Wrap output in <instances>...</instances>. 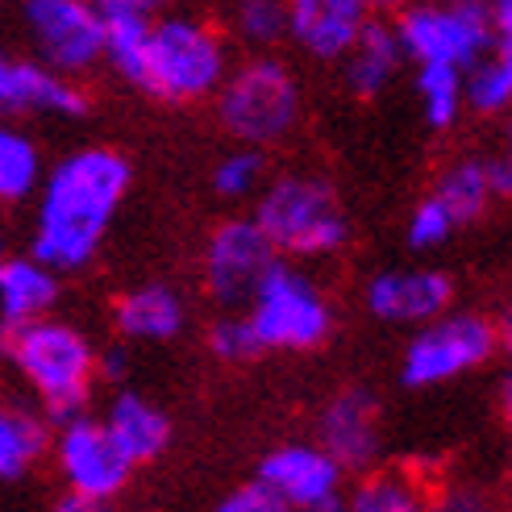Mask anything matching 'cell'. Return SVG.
Wrapping results in <instances>:
<instances>
[{
	"mask_svg": "<svg viewBox=\"0 0 512 512\" xmlns=\"http://www.w3.org/2000/svg\"><path fill=\"white\" fill-rule=\"evenodd\" d=\"M50 458H55V471L63 479V488L71 496H88L100 504H113L125 488H130V458H125L109 429L100 425V417H71L50 429Z\"/></svg>",
	"mask_w": 512,
	"mask_h": 512,
	"instance_id": "cell-10",
	"label": "cell"
},
{
	"mask_svg": "<svg viewBox=\"0 0 512 512\" xmlns=\"http://www.w3.org/2000/svg\"><path fill=\"white\" fill-rule=\"evenodd\" d=\"M292 512H346V508H342V496H338V500H325V504H313V508H292Z\"/></svg>",
	"mask_w": 512,
	"mask_h": 512,
	"instance_id": "cell-39",
	"label": "cell"
},
{
	"mask_svg": "<svg viewBox=\"0 0 512 512\" xmlns=\"http://www.w3.org/2000/svg\"><path fill=\"white\" fill-rule=\"evenodd\" d=\"M463 105L475 113H504L512 109V67L483 55L475 67L463 71Z\"/></svg>",
	"mask_w": 512,
	"mask_h": 512,
	"instance_id": "cell-26",
	"label": "cell"
},
{
	"mask_svg": "<svg viewBox=\"0 0 512 512\" xmlns=\"http://www.w3.org/2000/svg\"><path fill=\"white\" fill-rule=\"evenodd\" d=\"M21 30L34 59L71 80L105 59V25L88 0H21Z\"/></svg>",
	"mask_w": 512,
	"mask_h": 512,
	"instance_id": "cell-9",
	"label": "cell"
},
{
	"mask_svg": "<svg viewBox=\"0 0 512 512\" xmlns=\"http://www.w3.org/2000/svg\"><path fill=\"white\" fill-rule=\"evenodd\" d=\"M404 59L417 67L467 71L492 50L488 0H450V5H417L396 25Z\"/></svg>",
	"mask_w": 512,
	"mask_h": 512,
	"instance_id": "cell-7",
	"label": "cell"
},
{
	"mask_svg": "<svg viewBox=\"0 0 512 512\" xmlns=\"http://www.w3.org/2000/svg\"><path fill=\"white\" fill-rule=\"evenodd\" d=\"M188 304L167 284H138L113 304V329L125 342H171L184 334Z\"/></svg>",
	"mask_w": 512,
	"mask_h": 512,
	"instance_id": "cell-18",
	"label": "cell"
},
{
	"mask_svg": "<svg viewBox=\"0 0 512 512\" xmlns=\"http://www.w3.org/2000/svg\"><path fill=\"white\" fill-rule=\"evenodd\" d=\"M217 117L242 146H271L292 134L300 117V88L275 59H250L225 71L217 88Z\"/></svg>",
	"mask_w": 512,
	"mask_h": 512,
	"instance_id": "cell-5",
	"label": "cell"
},
{
	"mask_svg": "<svg viewBox=\"0 0 512 512\" xmlns=\"http://www.w3.org/2000/svg\"><path fill=\"white\" fill-rule=\"evenodd\" d=\"M209 350H213V358H221V363H250V358L263 354V346H259V338H254L246 313H229V317L213 321Z\"/></svg>",
	"mask_w": 512,
	"mask_h": 512,
	"instance_id": "cell-29",
	"label": "cell"
},
{
	"mask_svg": "<svg viewBox=\"0 0 512 512\" xmlns=\"http://www.w3.org/2000/svg\"><path fill=\"white\" fill-rule=\"evenodd\" d=\"M254 225L267 234L275 254L325 259L350 242V221L338 192L313 175H284L259 196Z\"/></svg>",
	"mask_w": 512,
	"mask_h": 512,
	"instance_id": "cell-4",
	"label": "cell"
},
{
	"mask_svg": "<svg viewBox=\"0 0 512 512\" xmlns=\"http://www.w3.org/2000/svg\"><path fill=\"white\" fill-rule=\"evenodd\" d=\"M275 263L279 254L254 225V217H229L213 229L209 246H204V288L225 309H242Z\"/></svg>",
	"mask_w": 512,
	"mask_h": 512,
	"instance_id": "cell-11",
	"label": "cell"
},
{
	"mask_svg": "<svg viewBox=\"0 0 512 512\" xmlns=\"http://www.w3.org/2000/svg\"><path fill=\"white\" fill-rule=\"evenodd\" d=\"M125 371H130V358H125L121 346H113V350H96V379H113V383H121Z\"/></svg>",
	"mask_w": 512,
	"mask_h": 512,
	"instance_id": "cell-34",
	"label": "cell"
},
{
	"mask_svg": "<svg viewBox=\"0 0 512 512\" xmlns=\"http://www.w3.org/2000/svg\"><path fill=\"white\" fill-rule=\"evenodd\" d=\"M59 300V275L34 254H0V329L50 317Z\"/></svg>",
	"mask_w": 512,
	"mask_h": 512,
	"instance_id": "cell-19",
	"label": "cell"
},
{
	"mask_svg": "<svg viewBox=\"0 0 512 512\" xmlns=\"http://www.w3.org/2000/svg\"><path fill=\"white\" fill-rule=\"evenodd\" d=\"M84 109H88V96L71 75L50 71L34 55H9V50H0V121L80 117Z\"/></svg>",
	"mask_w": 512,
	"mask_h": 512,
	"instance_id": "cell-12",
	"label": "cell"
},
{
	"mask_svg": "<svg viewBox=\"0 0 512 512\" xmlns=\"http://www.w3.org/2000/svg\"><path fill=\"white\" fill-rule=\"evenodd\" d=\"M342 59H346V84L358 96H379L396 80V71L404 63V50H400V38H396L392 25L367 21V30L354 38V46Z\"/></svg>",
	"mask_w": 512,
	"mask_h": 512,
	"instance_id": "cell-21",
	"label": "cell"
},
{
	"mask_svg": "<svg viewBox=\"0 0 512 512\" xmlns=\"http://www.w3.org/2000/svg\"><path fill=\"white\" fill-rule=\"evenodd\" d=\"M50 454V421L30 404L0 396V483H17Z\"/></svg>",
	"mask_w": 512,
	"mask_h": 512,
	"instance_id": "cell-20",
	"label": "cell"
},
{
	"mask_svg": "<svg viewBox=\"0 0 512 512\" xmlns=\"http://www.w3.org/2000/svg\"><path fill=\"white\" fill-rule=\"evenodd\" d=\"M259 179H263V155L254 146L242 150H229V155L213 167V188L225 200H246L259 192Z\"/></svg>",
	"mask_w": 512,
	"mask_h": 512,
	"instance_id": "cell-28",
	"label": "cell"
},
{
	"mask_svg": "<svg viewBox=\"0 0 512 512\" xmlns=\"http://www.w3.org/2000/svg\"><path fill=\"white\" fill-rule=\"evenodd\" d=\"M454 284L450 275L429 271V267H396V271H379L367 284V309L371 317L388 321V325H425L433 317L450 313Z\"/></svg>",
	"mask_w": 512,
	"mask_h": 512,
	"instance_id": "cell-15",
	"label": "cell"
},
{
	"mask_svg": "<svg viewBox=\"0 0 512 512\" xmlns=\"http://www.w3.org/2000/svg\"><path fill=\"white\" fill-rule=\"evenodd\" d=\"M284 5L288 34L313 59H342L371 21V9L363 0H284Z\"/></svg>",
	"mask_w": 512,
	"mask_h": 512,
	"instance_id": "cell-16",
	"label": "cell"
},
{
	"mask_svg": "<svg viewBox=\"0 0 512 512\" xmlns=\"http://www.w3.org/2000/svg\"><path fill=\"white\" fill-rule=\"evenodd\" d=\"M454 229L458 221L446 213V204L438 196H429L408 217V242H413V250H433V246H446Z\"/></svg>",
	"mask_w": 512,
	"mask_h": 512,
	"instance_id": "cell-30",
	"label": "cell"
},
{
	"mask_svg": "<svg viewBox=\"0 0 512 512\" xmlns=\"http://www.w3.org/2000/svg\"><path fill=\"white\" fill-rule=\"evenodd\" d=\"M234 30L250 46H271L288 34V5L284 0H238Z\"/></svg>",
	"mask_w": 512,
	"mask_h": 512,
	"instance_id": "cell-27",
	"label": "cell"
},
{
	"mask_svg": "<svg viewBox=\"0 0 512 512\" xmlns=\"http://www.w3.org/2000/svg\"><path fill=\"white\" fill-rule=\"evenodd\" d=\"M254 479L292 512V508H313L325 500H338L346 471L317 442H284L263 454Z\"/></svg>",
	"mask_w": 512,
	"mask_h": 512,
	"instance_id": "cell-14",
	"label": "cell"
},
{
	"mask_svg": "<svg viewBox=\"0 0 512 512\" xmlns=\"http://www.w3.org/2000/svg\"><path fill=\"white\" fill-rule=\"evenodd\" d=\"M130 5H138L142 13H155V9H163V5H167V0H130Z\"/></svg>",
	"mask_w": 512,
	"mask_h": 512,
	"instance_id": "cell-40",
	"label": "cell"
},
{
	"mask_svg": "<svg viewBox=\"0 0 512 512\" xmlns=\"http://www.w3.org/2000/svg\"><path fill=\"white\" fill-rule=\"evenodd\" d=\"M225 71L229 55L213 25L196 17H163L150 21L146 59L134 88L167 100V105H192V100L217 96Z\"/></svg>",
	"mask_w": 512,
	"mask_h": 512,
	"instance_id": "cell-3",
	"label": "cell"
},
{
	"mask_svg": "<svg viewBox=\"0 0 512 512\" xmlns=\"http://www.w3.org/2000/svg\"><path fill=\"white\" fill-rule=\"evenodd\" d=\"M246 321L267 350H317L334 334V309H329L325 292L309 275H300L288 263H275L263 284L246 300Z\"/></svg>",
	"mask_w": 512,
	"mask_h": 512,
	"instance_id": "cell-6",
	"label": "cell"
},
{
	"mask_svg": "<svg viewBox=\"0 0 512 512\" xmlns=\"http://www.w3.org/2000/svg\"><path fill=\"white\" fill-rule=\"evenodd\" d=\"M346 512H429V492L408 471H363L342 500Z\"/></svg>",
	"mask_w": 512,
	"mask_h": 512,
	"instance_id": "cell-22",
	"label": "cell"
},
{
	"mask_svg": "<svg viewBox=\"0 0 512 512\" xmlns=\"http://www.w3.org/2000/svg\"><path fill=\"white\" fill-rule=\"evenodd\" d=\"M496 350H504L512 358V304L504 309V317L496 321Z\"/></svg>",
	"mask_w": 512,
	"mask_h": 512,
	"instance_id": "cell-38",
	"label": "cell"
},
{
	"mask_svg": "<svg viewBox=\"0 0 512 512\" xmlns=\"http://www.w3.org/2000/svg\"><path fill=\"white\" fill-rule=\"evenodd\" d=\"M496 400H500V417H504V429H508V438H512V371L500 379V392H496Z\"/></svg>",
	"mask_w": 512,
	"mask_h": 512,
	"instance_id": "cell-37",
	"label": "cell"
},
{
	"mask_svg": "<svg viewBox=\"0 0 512 512\" xmlns=\"http://www.w3.org/2000/svg\"><path fill=\"white\" fill-rule=\"evenodd\" d=\"M213 512H288V508L279 504L259 479H250V483H242V488L225 492V496L213 504Z\"/></svg>",
	"mask_w": 512,
	"mask_h": 512,
	"instance_id": "cell-31",
	"label": "cell"
},
{
	"mask_svg": "<svg viewBox=\"0 0 512 512\" xmlns=\"http://www.w3.org/2000/svg\"><path fill=\"white\" fill-rule=\"evenodd\" d=\"M367 9H383V5H392V0H363Z\"/></svg>",
	"mask_w": 512,
	"mask_h": 512,
	"instance_id": "cell-41",
	"label": "cell"
},
{
	"mask_svg": "<svg viewBox=\"0 0 512 512\" xmlns=\"http://www.w3.org/2000/svg\"><path fill=\"white\" fill-rule=\"evenodd\" d=\"M438 196L446 204V213L463 225L471 217H479L488 209V200L496 196L492 192V175H488V159H458L442 179H438Z\"/></svg>",
	"mask_w": 512,
	"mask_h": 512,
	"instance_id": "cell-24",
	"label": "cell"
},
{
	"mask_svg": "<svg viewBox=\"0 0 512 512\" xmlns=\"http://www.w3.org/2000/svg\"><path fill=\"white\" fill-rule=\"evenodd\" d=\"M496 354V321L479 313H442L425 325L404 346L400 379L404 388H442L471 371H479Z\"/></svg>",
	"mask_w": 512,
	"mask_h": 512,
	"instance_id": "cell-8",
	"label": "cell"
},
{
	"mask_svg": "<svg viewBox=\"0 0 512 512\" xmlns=\"http://www.w3.org/2000/svg\"><path fill=\"white\" fill-rule=\"evenodd\" d=\"M0 350L9 367L38 400L46 421H71L88 413V396L96 383V346L80 325L59 317H38L17 329H0Z\"/></svg>",
	"mask_w": 512,
	"mask_h": 512,
	"instance_id": "cell-2",
	"label": "cell"
},
{
	"mask_svg": "<svg viewBox=\"0 0 512 512\" xmlns=\"http://www.w3.org/2000/svg\"><path fill=\"white\" fill-rule=\"evenodd\" d=\"M100 425L109 429L113 446L130 458V467H146L171 446V417L155 400H146L142 392H117L105 408Z\"/></svg>",
	"mask_w": 512,
	"mask_h": 512,
	"instance_id": "cell-17",
	"label": "cell"
},
{
	"mask_svg": "<svg viewBox=\"0 0 512 512\" xmlns=\"http://www.w3.org/2000/svg\"><path fill=\"white\" fill-rule=\"evenodd\" d=\"M130 159L113 146H80L42 171L34 192L30 254L55 275L84 271L130 192Z\"/></svg>",
	"mask_w": 512,
	"mask_h": 512,
	"instance_id": "cell-1",
	"label": "cell"
},
{
	"mask_svg": "<svg viewBox=\"0 0 512 512\" xmlns=\"http://www.w3.org/2000/svg\"><path fill=\"white\" fill-rule=\"evenodd\" d=\"M479 500L471 492H446L438 500H429V512H475Z\"/></svg>",
	"mask_w": 512,
	"mask_h": 512,
	"instance_id": "cell-35",
	"label": "cell"
},
{
	"mask_svg": "<svg viewBox=\"0 0 512 512\" xmlns=\"http://www.w3.org/2000/svg\"><path fill=\"white\" fill-rule=\"evenodd\" d=\"M42 150L38 142L17 130V121H0V204L30 200L42 184Z\"/></svg>",
	"mask_w": 512,
	"mask_h": 512,
	"instance_id": "cell-23",
	"label": "cell"
},
{
	"mask_svg": "<svg viewBox=\"0 0 512 512\" xmlns=\"http://www.w3.org/2000/svg\"><path fill=\"white\" fill-rule=\"evenodd\" d=\"M488 175H492V192L496 196H512V130L500 142V150L488 159Z\"/></svg>",
	"mask_w": 512,
	"mask_h": 512,
	"instance_id": "cell-33",
	"label": "cell"
},
{
	"mask_svg": "<svg viewBox=\"0 0 512 512\" xmlns=\"http://www.w3.org/2000/svg\"><path fill=\"white\" fill-rule=\"evenodd\" d=\"M0 254H9V250H5V229H0Z\"/></svg>",
	"mask_w": 512,
	"mask_h": 512,
	"instance_id": "cell-42",
	"label": "cell"
},
{
	"mask_svg": "<svg viewBox=\"0 0 512 512\" xmlns=\"http://www.w3.org/2000/svg\"><path fill=\"white\" fill-rule=\"evenodd\" d=\"M492 17V59L512 67V0H488Z\"/></svg>",
	"mask_w": 512,
	"mask_h": 512,
	"instance_id": "cell-32",
	"label": "cell"
},
{
	"mask_svg": "<svg viewBox=\"0 0 512 512\" xmlns=\"http://www.w3.org/2000/svg\"><path fill=\"white\" fill-rule=\"evenodd\" d=\"M475 512H492V508H483V504H479V508H475Z\"/></svg>",
	"mask_w": 512,
	"mask_h": 512,
	"instance_id": "cell-43",
	"label": "cell"
},
{
	"mask_svg": "<svg viewBox=\"0 0 512 512\" xmlns=\"http://www.w3.org/2000/svg\"><path fill=\"white\" fill-rule=\"evenodd\" d=\"M50 512H113V508H109V504H100V500H88V496H71V492H63Z\"/></svg>",
	"mask_w": 512,
	"mask_h": 512,
	"instance_id": "cell-36",
	"label": "cell"
},
{
	"mask_svg": "<svg viewBox=\"0 0 512 512\" xmlns=\"http://www.w3.org/2000/svg\"><path fill=\"white\" fill-rule=\"evenodd\" d=\"M417 96L421 113L433 130H446L463 113V71L454 67H417Z\"/></svg>",
	"mask_w": 512,
	"mask_h": 512,
	"instance_id": "cell-25",
	"label": "cell"
},
{
	"mask_svg": "<svg viewBox=\"0 0 512 512\" xmlns=\"http://www.w3.org/2000/svg\"><path fill=\"white\" fill-rule=\"evenodd\" d=\"M317 446L334 458L346 475L375 471L379 450H383L379 400L367 388L338 392L317 417Z\"/></svg>",
	"mask_w": 512,
	"mask_h": 512,
	"instance_id": "cell-13",
	"label": "cell"
}]
</instances>
